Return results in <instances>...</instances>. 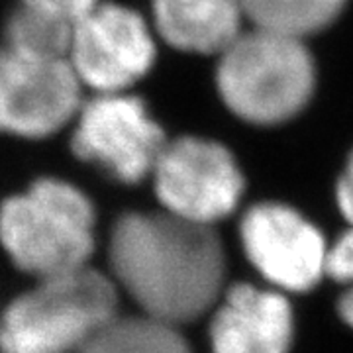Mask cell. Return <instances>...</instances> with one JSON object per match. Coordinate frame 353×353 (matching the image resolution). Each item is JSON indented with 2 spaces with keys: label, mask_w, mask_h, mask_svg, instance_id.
<instances>
[{
  "label": "cell",
  "mask_w": 353,
  "mask_h": 353,
  "mask_svg": "<svg viewBox=\"0 0 353 353\" xmlns=\"http://www.w3.org/2000/svg\"><path fill=\"white\" fill-rule=\"evenodd\" d=\"M108 263L139 314L179 328L206 318L228 287L226 252L214 226L165 210L116 218Z\"/></svg>",
  "instance_id": "1"
},
{
  "label": "cell",
  "mask_w": 353,
  "mask_h": 353,
  "mask_svg": "<svg viewBox=\"0 0 353 353\" xmlns=\"http://www.w3.org/2000/svg\"><path fill=\"white\" fill-rule=\"evenodd\" d=\"M94 241V204L67 179L39 176L0 204V243L12 263L32 277L87 267Z\"/></svg>",
  "instance_id": "2"
},
{
  "label": "cell",
  "mask_w": 353,
  "mask_h": 353,
  "mask_svg": "<svg viewBox=\"0 0 353 353\" xmlns=\"http://www.w3.org/2000/svg\"><path fill=\"white\" fill-rule=\"evenodd\" d=\"M112 277L81 267L38 279L0 316V353H79L118 314Z\"/></svg>",
  "instance_id": "3"
},
{
  "label": "cell",
  "mask_w": 353,
  "mask_h": 353,
  "mask_svg": "<svg viewBox=\"0 0 353 353\" xmlns=\"http://www.w3.org/2000/svg\"><path fill=\"white\" fill-rule=\"evenodd\" d=\"M216 85L238 118L277 126L303 112L312 99L314 59L303 38L253 26L220 53Z\"/></svg>",
  "instance_id": "4"
},
{
  "label": "cell",
  "mask_w": 353,
  "mask_h": 353,
  "mask_svg": "<svg viewBox=\"0 0 353 353\" xmlns=\"http://www.w3.org/2000/svg\"><path fill=\"white\" fill-rule=\"evenodd\" d=\"M71 150L83 163L122 185L152 176L167 138L143 99L124 92H94L71 122Z\"/></svg>",
  "instance_id": "5"
},
{
  "label": "cell",
  "mask_w": 353,
  "mask_h": 353,
  "mask_svg": "<svg viewBox=\"0 0 353 353\" xmlns=\"http://www.w3.org/2000/svg\"><path fill=\"white\" fill-rule=\"evenodd\" d=\"M161 210L202 226H216L240 206L245 179L236 157L214 139H167L152 171Z\"/></svg>",
  "instance_id": "6"
},
{
  "label": "cell",
  "mask_w": 353,
  "mask_h": 353,
  "mask_svg": "<svg viewBox=\"0 0 353 353\" xmlns=\"http://www.w3.org/2000/svg\"><path fill=\"white\" fill-rule=\"evenodd\" d=\"M155 55L153 26L126 4L101 0L73 22L67 61L92 92L130 90L152 71Z\"/></svg>",
  "instance_id": "7"
},
{
  "label": "cell",
  "mask_w": 353,
  "mask_h": 353,
  "mask_svg": "<svg viewBox=\"0 0 353 353\" xmlns=\"http://www.w3.org/2000/svg\"><path fill=\"white\" fill-rule=\"evenodd\" d=\"M241 252L261 283L289 296L326 279L330 243L310 218L283 202H257L238 224Z\"/></svg>",
  "instance_id": "8"
},
{
  "label": "cell",
  "mask_w": 353,
  "mask_h": 353,
  "mask_svg": "<svg viewBox=\"0 0 353 353\" xmlns=\"http://www.w3.org/2000/svg\"><path fill=\"white\" fill-rule=\"evenodd\" d=\"M83 85L63 57H38L0 41V134L46 139L71 126Z\"/></svg>",
  "instance_id": "9"
},
{
  "label": "cell",
  "mask_w": 353,
  "mask_h": 353,
  "mask_svg": "<svg viewBox=\"0 0 353 353\" xmlns=\"http://www.w3.org/2000/svg\"><path fill=\"white\" fill-rule=\"evenodd\" d=\"M290 299L265 283L228 285L206 316L210 353H292L296 312Z\"/></svg>",
  "instance_id": "10"
},
{
  "label": "cell",
  "mask_w": 353,
  "mask_h": 353,
  "mask_svg": "<svg viewBox=\"0 0 353 353\" xmlns=\"http://www.w3.org/2000/svg\"><path fill=\"white\" fill-rule=\"evenodd\" d=\"M240 0H152V26L171 48L187 53H222L241 34Z\"/></svg>",
  "instance_id": "11"
},
{
  "label": "cell",
  "mask_w": 353,
  "mask_h": 353,
  "mask_svg": "<svg viewBox=\"0 0 353 353\" xmlns=\"http://www.w3.org/2000/svg\"><path fill=\"white\" fill-rule=\"evenodd\" d=\"M79 353H192L179 326L150 316H116Z\"/></svg>",
  "instance_id": "12"
},
{
  "label": "cell",
  "mask_w": 353,
  "mask_h": 353,
  "mask_svg": "<svg viewBox=\"0 0 353 353\" xmlns=\"http://www.w3.org/2000/svg\"><path fill=\"white\" fill-rule=\"evenodd\" d=\"M245 18L265 28L296 38L322 32L340 18L347 0H240Z\"/></svg>",
  "instance_id": "13"
},
{
  "label": "cell",
  "mask_w": 353,
  "mask_h": 353,
  "mask_svg": "<svg viewBox=\"0 0 353 353\" xmlns=\"http://www.w3.org/2000/svg\"><path fill=\"white\" fill-rule=\"evenodd\" d=\"M71 30L73 22L61 16L18 2L4 18L0 41L30 55L67 59Z\"/></svg>",
  "instance_id": "14"
},
{
  "label": "cell",
  "mask_w": 353,
  "mask_h": 353,
  "mask_svg": "<svg viewBox=\"0 0 353 353\" xmlns=\"http://www.w3.org/2000/svg\"><path fill=\"white\" fill-rule=\"evenodd\" d=\"M326 279L340 287L336 296V314L345 328L353 330V226L330 243Z\"/></svg>",
  "instance_id": "15"
},
{
  "label": "cell",
  "mask_w": 353,
  "mask_h": 353,
  "mask_svg": "<svg viewBox=\"0 0 353 353\" xmlns=\"http://www.w3.org/2000/svg\"><path fill=\"white\" fill-rule=\"evenodd\" d=\"M18 2H24V4L48 10L51 14H57L69 22H75L79 16H83L92 6H97L101 0H18Z\"/></svg>",
  "instance_id": "16"
},
{
  "label": "cell",
  "mask_w": 353,
  "mask_h": 353,
  "mask_svg": "<svg viewBox=\"0 0 353 353\" xmlns=\"http://www.w3.org/2000/svg\"><path fill=\"white\" fill-rule=\"evenodd\" d=\"M336 202H338V210L345 218V222L353 226V153L350 155L343 173L338 179L336 185Z\"/></svg>",
  "instance_id": "17"
}]
</instances>
